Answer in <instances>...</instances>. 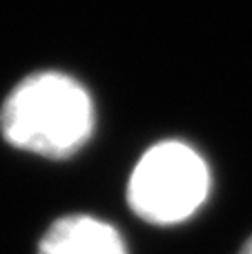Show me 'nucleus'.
<instances>
[{
	"instance_id": "obj_1",
	"label": "nucleus",
	"mask_w": 252,
	"mask_h": 254,
	"mask_svg": "<svg viewBox=\"0 0 252 254\" xmlns=\"http://www.w3.org/2000/svg\"><path fill=\"white\" fill-rule=\"evenodd\" d=\"M94 129L92 98L58 71L25 78L4 101L0 131L9 145L47 158L71 156Z\"/></svg>"
},
{
	"instance_id": "obj_2",
	"label": "nucleus",
	"mask_w": 252,
	"mask_h": 254,
	"mask_svg": "<svg viewBox=\"0 0 252 254\" xmlns=\"http://www.w3.org/2000/svg\"><path fill=\"white\" fill-rule=\"evenodd\" d=\"M210 190L203 158L186 143H156L136 163L127 201L141 219L156 225L186 221L201 207Z\"/></svg>"
},
{
	"instance_id": "obj_4",
	"label": "nucleus",
	"mask_w": 252,
	"mask_h": 254,
	"mask_svg": "<svg viewBox=\"0 0 252 254\" xmlns=\"http://www.w3.org/2000/svg\"><path fill=\"white\" fill-rule=\"evenodd\" d=\"M239 254H252V237L248 239V241H246V246L241 248V252Z\"/></svg>"
},
{
	"instance_id": "obj_3",
	"label": "nucleus",
	"mask_w": 252,
	"mask_h": 254,
	"mask_svg": "<svg viewBox=\"0 0 252 254\" xmlns=\"http://www.w3.org/2000/svg\"><path fill=\"white\" fill-rule=\"evenodd\" d=\"M38 254H125V243L112 225L94 216L71 214L49 225Z\"/></svg>"
}]
</instances>
